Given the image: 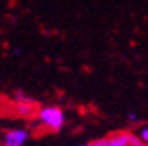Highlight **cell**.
<instances>
[{"instance_id":"cell-1","label":"cell","mask_w":148,"mask_h":146,"mask_svg":"<svg viewBox=\"0 0 148 146\" xmlns=\"http://www.w3.org/2000/svg\"><path fill=\"white\" fill-rule=\"evenodd\" d=\"M36 121L40 125L44 130L47 132H60L64 127V111L60 106H53V104H47V106H40L37 109L36 114Z\"/></svg>"},{"instance_id":"cell-2","label":"cell","mask_w":148,"mask_h":146,"mask_svg":"<svg viewBox=\"0 0 148 146\" xmlns=\"http://www.w3.org/2000/svg\"><path fill=\"white\" fill-rule=\"evenodd\" d=\"M92 146H148L137 136V133L129 130H119L108 136L92 141Z\"/></svg>"},{"instance_id":"cell-3","label":"cell","mask_w":148,"mask_h":146,"mask_svg":"<svg viewBox=\"0 0 148 146\" xmlns=\"http://www.w3.org/2000/svg\"><path fill=\"white\" fill-rule=\"evenodd\" d=\"M29 130L24 127H11L2 133V145L3 146H24L29 141Z\"/></svg>"},{"instance_id":"cell-4","label":"cell","mask_w":148,"mask_h":146,"mask_svg":"<svg viewBox=\"0 0 148 146\" xmlns=\"http://www.w3.org/2000/svg\"><path fill=\"white\" fill-rule=\"evenodd\" d=\"M37 109H39V108L34 104V101L15 103V104H13V113L18 117H21V119H32V117H36Z\"/></svg>"},{"instance_id":"cell-5","label":"cell","mask_w":148,"mask_h":146,"mask_svg":"<svg viewBox=\"0 0 148 146\" xmlns=\"http://www.w3.org/2000/svg\"><path fill=\"white\" fill-rule=\"evenodd\" d=\"M13 101L15 103H29V101H34L26 91L23 90H15L13 91Z\"/></svg>"},{"instance_id":"cell-6","label":"cell","mask_w":148,"mask_h":146,"mask_svg":"<svg viewBox=\"0 0 148 146\" xmlns=\"http://www.w3.org/2000/svg\"><path fill=\"white\" fill-rule=\"evenodd\" d=\"M137 136L145 143V145H148V125H142V127L138 128V130H137Z\"/></svg>"},{"instance_id":"cell-7","label":"cell","mask_w":148,"mask_h":146,"mask_svg":"<svg viewBox=\"0 0 148 146\" xmlns=\"http://www.w3.org/2000/svg\"><path fill=\"white\" fill-rule=\"evenodd\" d=\"M129 119L132 122H135V121H137V116H135V114H129Z\"/></svg>"},{"instance_id":"cell-8","label":"cell","mask_w":148,"mask_h":146,"mask_svg":"<svg viewBox=\"0 0 148 146\" xmlns=\"http://www.w3.org/2000/svg\"><path fill=\"white\" fill-rule=\"evenodd\" d=\"M79 146H92V143H87V145H79Z\"/></svg>"},{"instance_id":"cell-9","label":"cell","mask_w":148,"mask_h":146,"mask_svg":"<svg viewBox=\"0 0 148 146\" xmlns=\"http://www.w3.org/2000/svg\"><path fill=\"white\" fill-rule=\"evenodd\" d=\"M0 146H3V145H2V141H0Z\"/></svg>"}]
</instances>
